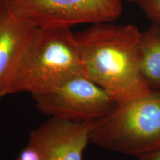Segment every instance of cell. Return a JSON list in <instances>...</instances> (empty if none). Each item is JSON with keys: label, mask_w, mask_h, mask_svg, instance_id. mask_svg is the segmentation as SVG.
I'll list each match as a JSON object with an SVG mask.
<instances>
[{"label": "cell", "mask_w": 160, "mask_h": 160, "mask_svg": "<svg viewBox=\"0 0 160 160\" xmlns=\"http://www.w3.org/2000/svg\"><path fill=\"white\" fill-rule=\"evenodd\" d=\"M74 34L87 77L118 105L141 99L153 91L142 72V33L137 27L95 23Z\"/></svg>", "instance_id": "obj_1"}, {"label": "cell", "mask_w": 160, "mask_h": 160, "mask_svg": "<svg viewBox=\"0 0 160 160\" xmlns=\"http://www.w3.org/2000/svg\"><path fill=\"white\" fill-rule=\"evenodd\" d=\"M79 76L86 74L71 28H37L20 62L10 94L46 93Z\"/></svg>", "instance_id": "obj_2"}, {"label": "cell", "mask_w": 160, "mask_h": 160, "mask_svg": "<svg viewBox=\"0 0 160 160\" xmlns=\"http://www.w3.org/2000/svg\"><path fill=\"white\" fill-rule=\"evenodd\" d=\"M91 143L137 157L160 148V91L118 105L96 120Z\"/></svg>", "instance_id": "obj_3"}, {"label": "cell", "mask_w": 160, "mask_h": 160, "mask_svg": "<svg viewBox=\"0 0 160 160\" xmlns=\"http://www.w3.org/2000/svg\"><path fill=\"white\" fill-rule=\"evenodd\" d=\"M11 15L36 28L112 22L123 0H2Z\"/></svg>", "instance_id": "obj_4"}, {"label": "cell", "mask_w": 160, "mask_h": 160, "mask_svg": "<svg viewBox=\"0 0 160 160\" xmlns=\"http://www.w3.org/2000/svg\"><path fill=\"white\" fill-rule=\"evenodd\" d=\"M32 97L38 110L44 114L73 121L97 120L118 105L87 76L74 77L53 91Z\"/></svg>", "instance_id": "obj_5"}, {"label": "cell", "mask_w": 160, "mask_h": 160, "mask_svg": "<svg viewBox=\"0 0 160 160\" xmlns=\"http://www.w3.org/2000/svg\"><path fill=\"white\" fill-rule=\"evenodd\" d=\"M95 121L50 117L30 133L28 143L39 151L42 160H83Z\"/></svg>", "instance_id": "obj_6"}, {"label": "cell", "mask_w": 160, "mask_h": 160, "mask_svg": "<svg viewBox=\"0 0 160 160\" xmlns=\"http://www.w3.org/2000/svg\"><path fill=\"white\" fill-rule=\"evenodd\" d=\"M37 28L13 17L0 0V100L12 83Z\"/></svg>", "instance_id": "obj_7"}, {"label": "cell", "mask_w": 160, "mask_h": 160, "mask_svg": "<svg viewBox=\"0 0 160 160\" xmlns=\"http://www.w3.org/2000/svg\"><path fill=\"white\" fill-rule=\"evenodd\" d=\"M140 53L144 78L152 90L160 89V22H153L142 33Z\"/></svg>", "instance_id": "obj_8"}, {"label": "cell", "mask_w": 160, "mask_h": 160, "mask_svg": "<svg viewBox=\"0 0 160 160\" xmlns=\"http://www.w3.org/2000/svg\"><path fill=\"white\" fill-rule=\"evenodd\" d=\"M137 4L149 19L160 22V0H139Z\"/></svg>", "instance_id": "obj_9"}, {"label": "cell", "mask_w": 160, "mask_h": 160, "mask_svg": "<svg viewBox=\"0 0 160 160\" xmlns=\"http://www.w3.org/2000/svg\"><path fill=\"white\" fill-rule=\"evenodd\" d=\"M16 160H42L41 153L34 146L28 143L25 148L20 152Z\"/></svg>", "instance_id": "obj_10"}, {"label": "cell", "mask_w": 160, "mask_h": 160, "mask_svg": "<svg viewBox=\"0 0 160 160\" xmlns=\"http://www.w3.org/2000/svg\"><path fill=\"white\" fill-rule=\"evenodd\" d=\"M139 160H160V148L137 157Z\"/></svg>", "instance_id": "obj_11"}, {"label": "cell", "mask_w": 160, "mask_h": 160, "mask_svg": "<svg viewBox=\"0 0 160 160\" xmlns=\"http://www.w3.org/2000/svg\"><path fill=\"white\" fill-rule=\"evenodd\" d=\"M123 1H126V2H135L137 3L139 0H123Z\"/></svg>", "instance_id": "obj_12"}]
</instances>
